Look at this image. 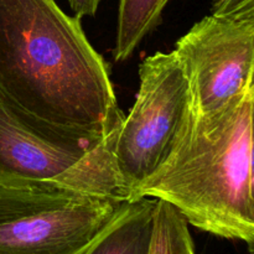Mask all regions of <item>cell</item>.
I'll use <instances>...</instances> for the list:
<instances>
[{"label":"cell","mask_w":254,"mask_h":254,"mask_svg":"<svg viewBox=\"0 0 254 254\" xmlns=\"http://www.w3.org/2000/svg\"><path fill=\"white\" fill-rule=\"evenodd\" d=\"M251 197L254 207V99L252 109V140H251Z\"/></svg>","instance_id":"cell-12"},{"label":"cell","mask_w":254,"mask_h":254,"mask_svg":"<svg viewBox=\"0 0 254 254\" xmlns=\"http://www.w3.org/2000/svg\"><path fill=\"white\" fill-rule=\"evenodd\" d=\"M253 99L254 88L211 117L198 116L191 106L171 153L129 201H165L203 232L254 242Z\"/></svg>","instance_id":"cell-2"},{"label":"cell","mask_w":254,"mask_h":254,"mask_svg":"<svg viewBox=\"0 0 254 254\" xmlns=\"http://www.w3.org/2000/svg\"><path fill=\"white\" fill-rule=\"evenodd\" d=\"M123 202L57 183L0 184V254H76Z\"/></svg>","instance_id":"cell-4"},{"label":"cell","mask_w":254,"mask_h":254,"mask_svg":"<svg viewBox=\"0 0 254 254\" xmlns=\"http://www.w3.org/2000/svg\"><path fill=\"white\" fill-rule=\"evenodd\" d=\"M248 254H254V242L248 245Z\"/></svg>","instance_id":"cell-14"},{"label":"cell","mask_w":254,"mask_h":254,"mask_svg":"<svg viewBox=\"0 0 254 254\" xmlns=\"http://www.w3.org/2000/svg\"><path fill=\"white\" fill-rule=\"evenodd\" d=\"M69 6L74 12V16H94L98 10L101 0H68Z\"/></svg>","instance_id":"cell-11"},{"label":"cell","mask_w":254,"mask_h":254,"mask_svg":"<svg viewBox=\"0 0 254 254\" xmlns=\"http://www.w3.org/2000/svg\"><path fill=\"white\" fill-rule=\"evenodd\" d=\"M0 93L57 129L106 138L124 119L106 60L55 0H0Z\"/></svg>","instance_id":"cell-1"},{"label":"cell","mask_w":254,"mask_h":254,"mask_svg":"<svg viewBox=\"0 0 254 254\" xmlns=\"http://www.w3.org/2000/svg\"><path fill=\"white\" fill-rule=\"evenodd\" d=\"M211 14L238 20H254V0H212Z\"/></svg>","instance_id":"cell-10"},{"label":"cell","mask_w":254,"mask_h":254,"mask_svg":"<svg viewBox=\"0 0 254 254\" xmlns=\"http://www.w3.org/2000/svg\"><path fill=\"white\" fill-rule=\"evenodd\" d=\"M139 79L135 102L113 144L126 201L166 160L192 106L189 79L174 51L146 57L139 67Z\"/></svg>","instance_id":"cell-5"},{"label":"cell","mask_w":254,"mask_h":254,"mask_svg":"<svg viewBox=\"0 0 254 254\" xmlns=\"http://www.w3.org/2000/svg\"><path fill=\"white\" fill-rule=\"evenodd\" d=\"M190 241L185 217L170 203L156 200L149 254H180Z\"/></svg>","instance_id":"cell-9"},{"label":"cell","mask_w":254,"mask_h":254,"mask_svg":"<svg viewBox=\"0 0 254 254\" xmlns=\"http://www.w3.org/2000/svg\"><path fill=\"white\" fill-rule=\"evenodd\" d=\"M114 136L57 129L0 93V184L57 183L126 201L113 161Z\"/></svg>","instance_id":"cell-3"},{"label":"cell","mask_w":254,"mask_h":254,"mask_svg":"<svg viewBox=\"0 0 254 254\" xmlns=\"http://www.w3.org/2000/svg\"><path fill=\"white\" fill-rule=\"evenodd\" d=\"M170 0H119L118 24L113 57L127 61L140 42L153 32L163 20V12Z\"/></svg>","instance_id":"cell-8"},{"label":"cell","mask_w":254,"mask_h":254,"mask_svg":"<svg viewBox=\"0 0 254 254\" xmlns=\"http://www.w3.org/2000/svg\"><path fill=\"white\" fill-rule=\"evenodd\" d=\"M156 200L126 201L103 231L76 254H149Z\"/></svg>","instance_id":"cell-7"},{"label":"cell","mask_w":254,"mask_h":254,"mask_svg":"<svg viewBox=\"0 0 254 254\" xmlns=\"http://www.w3.org/2000/svg\"><path fill=\"white\" fill-rule=\"evenodd\" d=\"M192 108L211 117L254 88V20L208 15L178 40Z\"/></svg>","instance_id":"cell-6"},{"label":"cell","mask_w":254,"mask_h":254,"mask_svg":"<svg viewBox=\"0 0 254 254\" xmlns=\"http://www.w3.org/2000/svg\"><path fill=\"white\" fill-rule=\"evenodd\" d=\"M180 254H196L195 253V246H193V241H190L188 245L184 247V250L181 251Z\"/></svg>","instance_id":"cell-13"}]
</instances>
